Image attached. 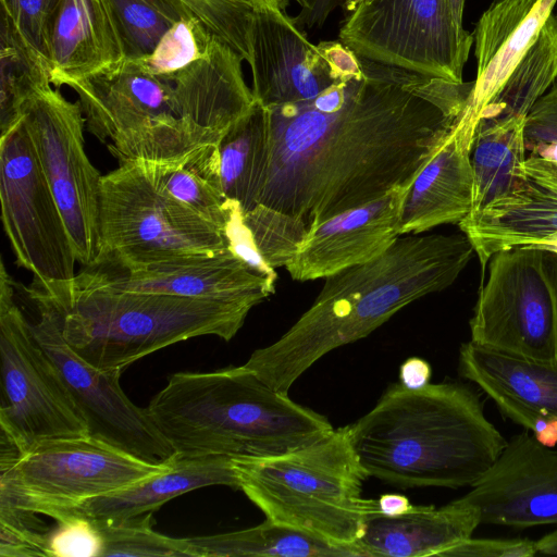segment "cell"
Instances as JSON below:
<instances>
[{"label": "cell", "instance_id": "obj_1", "mask_svg": "<svg viewBox=\"0 0 557 557\" xmlns=\"http://www.w3.org/2000/svg\"><path fill=\"white\" fill-rule=\"evenodd\" d=\"M361 59L359 75L312 99L264 107L267 157L255 207L288 218L306 238L335 215L410 188L473 86Z\"/></svg>", "mask_w": 557, "mask_h": 557}, {"label": "cell", "instance_id": "obj_2", "mask_svg": "<svg viewBox=\"0 0 557 557\" xmlns=\"http://www.w3.org/2000/svg\"><path fill=\"white\" fill-rule=\"evenodd\" d=\"M475 253L465 233L399 236L375 259L325 277L310 308L246 363L276 391L331 350L368 336L408 304L449 287Z\"/></svg>", "mask_w": 557, "mask_h": 557}, {"label": "cell", "instance_id": "obj_3", "mask_svg": "<svg viewBox=\"0 0 557 557\" xmlns=\"http://www.w3.org/2000/svg\"><path fill=\"white\" fill-rule=\"evenodd\" d=\"M348 433L368 476L404 487L471 486L507 444L480 394L457 382L392 384Z\"/></svg>", "mask_w": 557, "mask_h": 557}, {"label": "cell", "instance_id": "obj_4", "mask_svg": "<svg viewBox=\"0 0 557 557\" xmlns=\"http://www.w3.org/2000/svg\"><path fill=\"white\" fill-rule=\"evenodd\" d=\"M146 409L184 457L275 456L334 430L326 417L269 386L245 364L174 373Z\"/></svg>", "mask_w": 557, "mask_h": 557}, {"label": "cell", "instance_id": "obj_5", "mask_svg": "<svg viewBox=\"0 0 557 557\" xmlns=\"http://www.w3.org/2000/svg\"><path fill=\"white\" fill-rule=\"evenodd\" d=\"M29 288L61 315L67 344L94 367L123 372L170 345L212 335L231 341L258 302L250 298H198L82 287L74 283Z\"/></svg>", "mask_w": 557, "mask_h": 557}, {"label": "cell", "instance_id": "obj_6", "mask_svg": "<svg viewBox=\"0 0 557 557\" xmlns=\"http://www.w3.org/2000/svg\"><path fill=\"white\" fill-rule=\"evenodd\" d=\"M232 466L238 488L267 519L337 545L358 549L367 520L380 512L377 499L362 497L368 474L348 425L285 454L234 457Z\"/></svg>", "mask_w": 557, "mask_h": 557}, {"label": "cell", "instance_id": "obj_7", "mask_svg": "<svg viewBox=\"0 0 557 557\" xmlns=\"http://www.w3.org/2000/svg\"><path fill=\"white\" fill-rule=\"evenodd\" d=\"M70 87L86 128L120 163L184 162L221 136L176 113L170 78L138 72L123 60Z\"/></svg>", "mask_w": 557, "mask_h": 557}, {"label": "cell", "instance_id": "obj_8", "mask_svg": "<svg viewBox=\"0 0 557 557\" xmlns=\"http://www.w3.org/2000/svg\"><path fill=\"white\" fill-rule=\"evenodd\" d=\"M0 505L55 521L83 503L166 470L89 435L48 440L21 455L0 441Z\"/></svg>", "mask_w": 557, "mask_h": 557}, {"label": "cell", "instance_id": "obj_9", "mask_svg": "<svg viewBox=\"0 0 557 557\" xmlns=\"http://www.w3.org/2000/svg\"><path fill=\"white\" fill-rule=\"evenodd\" d=\"M99 224L97 260L134 264L228 249L220 228L158 190L139 161L101 176Z\"/></svg>", "mask_w": 557, "mask_h": 557}, {"label": "cell", "instance_id": "obj_10", "mask_svg": "<svg viewBox=\"0 0 557 557\" xmlns=\"http://www.w3.org/2000/svg\"><path fill=\"white\" fill-rule=\"evenodd\" d=\"M469 322L471 342L557 364V251L525 245L495 252Z\"/></svg>", "mask_w": 557, "mask_h": 557}, {"label": "cell", "instance_id": "obj_11", "mask_svg": "<svg viewBox=\"0 0 557 557\" xmlns=\"http://www.w3.org/2000/svg\"><path fill=\"white\" fill-rule=\"evenodd\" d=\"M0 265L1 437L21 455L41 442L87 435L86 421L55 364L14 301Z\"/></svg>", "mask_w": 557, "mask_h": 557}, {"label": "cell", "instance_id": "obj_12", "mask_svg": "<svg viewBox=\"0 0 557 557\" xmlns=\"http://www.w3.org/2000/svg\"><path fill=\"white\" fill-rule=\"evenodd\" d=\"M338 36L359 57L455 84L474 42L448 0H363Z\"/></svg>", "mask_w": 557, "mask_h": 557}, {"label": "cell", "instance_id": "obj_13", "mask_svg": "<svg viewBox=\"0 0 557 557\" xmlns=\"http://www.w3.org/2000/svg\"><path fill=\"white\" fill-rule=\"evenodd\" d=\"M0 201L18 265L45 285L71 283L77 262L72 238L22 119L1 135Z\"/></svg>", "mask_w": 557, "mask_h": 557}, {"label": "cell", "instance_id": "obj_14", "mask_svg": "<svg viewBox=\"0 0 557 557\" xmlns=\"http://www.w3.org/2000/svg\"><path fill=\"white\" fill-rule=\"evenodd\" d=\"M22 120L64 218L77 262L87 267L100 252L102 175L85 151L82 108L50 86L26 104Z\"/></svg>", "mask_w": 557, "mask_h": 557}, {"label": "cell", "instance_id": "obj_15", "mask_svg": "<svg viewBox=\"0 0 557 557\" xmlns=\"http://www.w3.org/2000/svg\"><path fill=\"white\" fill-rule=\"evenodd\" d=\"M39 312L34 336L49 355L79 408L87 435L150 462L175 456L146 408L135 405L120 385L121 371L100 370L82 358L65 341L61 315L42 294L26 288Z\"/></svg>", "mask_w": 557, "mask_h": 557}, {"label": "cell", "instance_id": "obj_16", "mask_svg": "<svg viewBox=\"0 0 557 557\" xmlns=\"http://www.w3.org/2000/svg\"><path fill=\"white\" fill-rule=\"evenodd\" d=\"M252 94L263 107L312 99L362 71L359 57L341 40L314 45L284 10L261 4L251 32Z\"/></svg>", "mask_w": 557, "mask_h": 557}, {"label": "cell", "instance_id": "obj_17", "mask_svg": "<svg viewBox=\"0 0 557 557\" xmlns=\"http://www.w3.org/2000/svg\"><path fill=\"white\" fill-rule=\"evenodd\" d=\"M275 280L253 270L227 249L134 264L100 259L83 267L74 283L82 287L262 302L275 292Z\"/></svg>", "mask_w": 557, "mask_h": 557}, {"label": "cell", "instance_id": "obj_18", "mask_svg": "<svg viewBox=\"0 0 557 557\" xmlns=\"http://www.w3.org/2000/svg\"><path fill=\"white\" fill-rule=\"evenodd\" d=\"M460 497L481 524L557 525V451L523 430L507 440L493 465Z\"/></svg>", "mask_w": 557, "mask_h": 557}, {"label": "cell", "instance_id": "obj_19", "mask_svg": "<svg viewBox=\"0 0 557 557\" xmlns=\"http://www.w3.org/2000/svg\"><path fill=\"white\" fill-rule=\"evenodd\" d=\"M458 370L494 401L504 417L543 445H557V364L469 341L460 346Z\"/></svg>", "mask_w": 557, "mask_h": 557}, {"label": "cell", "instance_id": "obj_20", "mask_svg": "<svg viewBox=\"0 0 557 557\" xmlns=\"http://www.w3.org/2000/svg\"><path fill=\"white\" fill-rule=\"evenodd\" d=\"M408 189L395 188L320 224L285 265L290 277L300 282L325 278L381 256L401 236L400 218Z\"/></svg>", "mask_w": 557, "mask_h": 557}, {"label": "cell", "instance_id": "obj_21", "mask_svg": "<svg viewBox=\"0 0 557 557\" xmlns=\"http://www.w3.org/2000/svg\"><path fill=\"white\" fill-rule=\"evenodd\" d=\"M478 122L465 108L405 197L400 235L459 223L471 211V148Z\"/></svg>", "mask_w": 557, "mask_h": 557}, {"label": "cell", "instance_id": "obj_22", "mask_svg": "<svg viewBox=\"0 0 557 557\" xmlns=\"http://www.w3.org/2000/svg\"><path fill=\"white\" fill-rule=\"evenodd\" d=\"M557 0H495L474 36L476 76L466 109L479 123L517 65L536 41Z\"/></svg>", "mask_w": 557, "mask_h": 557}, {"label": "cell", "instance_id": "obj_23", "mask_svg": "<svg viewBox=\"0 0 557 557\" xmlns=\"http://www.w3.org/2000/svg\"><path fill=\"white\" fill-rule=\"evenodd\" d=\"M242 62L237 52L213 37L201 58L169 77L176 113L222 135L256 102Z\"/></svg>", "mask_w": 557, "mask_h": 557}, {"label": "cell", "instance_id": "obj_24", "mask_svg": "<svg viewBox=\"0 0 557 557\" xmlns=\"http://www.w3.org/2000/svg\"><path fill=\"white\" fill-rule=\"evenodd\" d=\"M480 524L476 508L460 498L440 508L414 505L398 517L371 516L356 547L362 557L441 556L471 537Z\"/></svg>", "mask_w": 557, "mask_h": 557}, {"label": "cell", "instance_id": "obj_25", "mask_svg": "<svg viewBox=\"0 0 557 557\" xmlns=\"http://www.w3.org/2000/svg\"><path fill=\"white\" fill-rule=\"evenodd\" d=\"M458 225L482 269L503 249L537 245L557 251V190L529 178L511 198L467 215Z\"/></svg>", "mask_w": 557, "mask_h": 557}, {"label": "cell", "instance_id": "obj_26", "mask_svg": "<svg viewBox=\"0 0 557 557\" xmlns=\"http://www.w3.org/2000/svg\"><path fill=\"white\" fill-rule=\"evenodd\" d=\"M122 60L120 41L102 0H62L49 46L51 84L71 86Z\"/></svg>", "mask_w": 557, "mask_h": 557}, {"label": "cell", "instance_id": "obj_27", "mask_svg": "<svg viewBox=\"0 0 557 557\" xmlns=\"http://www.w3.org/2000/svg\"><path fill=\"white\" fill-rule=\"evenodd\" d=\"M213 485L238 488L232 457L176 455L166 470L122 490L91 498L74 512L97 521L119 522L153 512L173 498Z\"/></svg>", "mask_w": 557, "mask_h": 557}, {"label": "cell", "instance_id": "obj_28", "mask_svg": "<svg viewBox=\"0 0 557 557\" xmlns=\"http://www.w3.org/2000/svg\"><path fill=\"white\" fill-rule=\"evenodd\" d=\"M524 119L511 115L479 121L471 148L473 199L469 214L511 198L528 183Z\"/></svg>", "mask_w": 557, "mask_h": 557}, {"label": "cell", "instance_id": "obj_29", "mask_svg": "<svg viewBox=\"0 0 557 557\" xmlns=\"http://www.w3.org/2000/svg\"><path fill=\"white\" fill-rule=\"evenodd\" d=\"M195 557H362L310 533L265 519L245 530L188 537Z\"/></svg>", "mask_w": 557, "mask_h": 557}, {"label": "cell", "instance_id": "obj_30", "mask_svg": "<svg viewBox=\"0 0 557 557\" xmlns=\"http://www.w3.org/2000/svg\"><path fill=\"white\" fill-rule=\"evenodd\" d=\"M218 175L225 199L239 205L243 212L256 206L265 168V110L258 101L233 123L215 145Z\"/></svg>", "mask_w": 557, "mask_h": 557}, {"label": "cell", "instance_id": "obj_31", "mask_svg": "<svg viewBox=\"0 0 557 557\" xmlns=\"http://www.w3.org/2000/svg\"><path fill=\"white\" fill-rule=\"evenodd\" d=\"M0 135L23 116L26 104L51 86L46 60L24 38L8 12L0 10Z\"/></svg>", "mask_w": 557, "mask_h": 557}, {"label": "cell", "instance_id": "obj_32", "mask_svg": "<svg viewBox=\"0 0 557 557\" xmlns=\"http://www.w3.org/2000/svg\"><path fill=\"white\" fill-rule=\"evenodd\" d=\"M556 78L557 17L550 14L534 45L497 96L482 111L480 120L511 115L525 116Z\"/></svg>", "mask_w": 557, "mask_h": 557}, {"label": "cell", "instance_id": "obj_33", "mask_svg": "<svg viewBox=\"0 0 557 557\" xmlns=\"http://www.w3.org/2000/svg\"><path fill=\"white\" fill-rule=\"evenodd\" d=\"M124 61L143 58L178 21L194 17L176 0H102Z\"/></svg>", "mask_w": 557, "mask_h": 557}, {"label": "cell", "instance_id": "obj_34", "mask_svg": "<svg viewBox=\"0 0 557 557\" xmlns=\"http://www.w3.org/2000/svg\"><path fill=\"white\" fill-rule=\"evenodd\" d=\"M187 160L177 163L139 162L158 190L187 206L223 232L228 218L226 199Z\"/></svg>", "mask_w": 557, "mask_h": 557}, {"label": "cell", "instance_id": "obj_35", "mask_svg": "<svg viewBox=\"0 0 557 557\" xmlns=\"http://www.w3.org/2000/svg\"><path fill=\"white\" fill-rule=\"evenodd\" d=\"M152 513L119 522L94 520L104 540L102 557H195L188 539L171 537L153 530Z\"/></svg>", "mask_w": 557, "mask_h": 557}, {"label": "cell", "instance_id": "obj_36", "mask_svg": "<svg viewBox=\"0 0 557 557\" xmlns=\"http://www.w3.org/2000/svg\"><path fill=\"white\" fill-rule=\"evenodd\" d=\"M213 37L196 17L184 18L161 37L151 53L123 61L138 72L169 78L201 58Z\"/></svg>", "mask_w": 557, "mask_h": 557}, {"label": "cell", "instance_id": "obj_37", "mask_svg": "<svg viewBox=\"0 0 557 557\" xmlns=\"http://www.w3.org/2000/svg\"><path fill=\"white\" fill-rule=\"evenodd\" d=\"M219 40L251 63V32L262 0H176Z\"/></svg>", "mask_w": 557, "mask_h": 557}, {"label": "cell", "instance_id": "obj_38", "mask_svg": "<svg viewBox=\"0 0 557 557\" xmlns=\"http://www.w3.org/2000/svg\"><path fill=\"white\" fill-rule=\"evenodd\" d=\"M36 512L0 505V556L48 557L49 530Z\"/></svg>", "mask_w": 557, "mask_h": 557}, {"label": "cell", "instance_id": "obj_39", "mask_svg": "<svg viewBox=\"0 0 557 557\" xmlns=\"http://www.w3.org/2000/svg\"><path fill=\"white\" fill-rule=\"evenodd\" d=\"M104 540L97 523L74 512L48 532V557H102Z\"/></svg>", "mask_w": 557, "mask_h": 557}, {"label": "cell", "instance_id": "obj_40", "mask_svg": "<svg viewBox=\"0 0 557 557\" xmlns=\"http://www.w3.org/2000/svg\"><path fill=\"white\" fill-rule=\"evenodd\" d=\"M62 0H1L3 8L32 47L46 60L53 23Z\"/></svg>", "mask_w": 557, "mask_h": 557}, {"label": "cell", "instance_id": "obj_41", "mask_svg": "<svg viewBox=\"0 0 557 557\" xmlns=\"http://www.w3.org/2000/svg\"><path fill=\"white\" fill-rule=\"evenodd\" d=\"M527 151L557 146V84L542 95L524 119Z\"/></svg>", "mask_w": 557, "mask_h": 557}, {"label": "cell", "instance_id": "obj_42", "mask_svg": "<svg viewBox=\"0 0 557 557\" xmlns=\"http://www.w3.org/2000/svg\"><path fill=\"white\" fill-rule=\"evenodd\" d=\"M537 554L536 542L529 539H474L444 552L441 557H532Z\"/></svg>", "mask_w": 557, "mask_h": 557}, {"label": "cell", "instance_id": "obj_43", "mask_svg": "<svg viewBox=\"0 0 557 557\" xmlns=\"http://www.w3.org/2000/svg\"><path fill=\"white\" fill-rule=\"evenodd\" d=\"M432 368L430 363L419 357L406 359L399 369L400 383L411 389H417L430 383Z\"/></svg>", "mask_w": 557, "mask_h": 557}, {"label": "cell", "instance_id": "obj_44", "mask_svg": "<svg viewBox=\"0 0 557 557\" xmlns=\"http://www.w3.org/2000/svg\"><path fill=\"white\" fill-rule=\"evenodd\" d=\"M344 0H307L306 9L294 20L296 25L302 24L309 27H321L333 10L343 5Z\"/></svg>", "mask_w": 557, "mask_h": 557}, {"label": "cell", "instance_id": "obj_45", "mask_svg": "<svg viewBox=\"0 0 557 557\" xmlns=\"http://www.w3.org/2000/svg\"><path fill=\"white\" fill-rule=\"evenodd\" d=\"M525 171L530 180L557 190V163L530 154L525 160Z\"/></svg>", "mask_w": 557, "mask_h": 557}, {"label": "cell", "instance_id": "obj_46", "mask_svg": "<svg viewBox=\"0 0 557 557\" xmlns=\"http://www.w3.org/2000/svg\"><path fill=\"white\" fill-rule=\"evenodd\" d=\"M379 511L386 517H398L410 511L414 505L401 494L386 493L379 497Z\"/></svg>", "mask_w": 557, "mask_h": 557}, {"label": "cell", "instance_id": "obj_47", "mask_svg": "<svg viewBox=\"0 0 557 557\" xmlns=\"http://www.w3.org/2000/svg\"><path fill=\"white\" fill-rule=\"evenodd\" d=\"M535 542L537 554L557 555V529L545 534Z\"/></svg>", "mask_w": 557, "mask_h": 557}, {"label": "cell", "instance_id": "obj_48", "mask_svg": "<svg viewBox=\"0 0 557 557\" xmlns=\"http://www.w3.org/2000/svg\"><path fill=\"white\" fill-rule=\"evenodd\" d=\"M453 15L458 24L462 25L463 9L466 0H448Z\"/></svg>", "mask_w": 557, "mask_h": 557}, {"label": "cell", "instance_id": "obj_49", "mask_svg": "<svg viewBox=\"0 0 557 557\" xmlns=\"http://www.w3.org/2000/svg\"><path fill=\"white\" fill-rule=\"evenodd\" d=\"M262 1L271 7H276L284 11L290 1L297 2L300 5L301 10L306 9V7H307V0H262Z\"/></svg>", "mask_w": 557, "mask_h": 557}, {"label": "cell", "instance_id": "obj_50", "mask_svg": "<svg viewBox=\"0 0 557 557\" xmlns=\"http://www.w3.org/2000/svg\"><path fill=\"white\" fill-rule=\"evenodd\" d=\"M361 1H363V0H344V2H343V5H342V7H343L346 11L350 12V11H352V10L356 8V5H357V4H359Z\"/></svg>", "mask_w": 557, "mask_h": 557}]
</instances>
